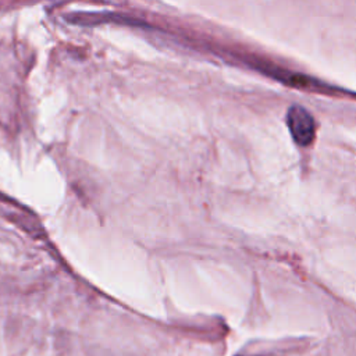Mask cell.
<instances>
[{
  "mask_svg": "<svg viewBox=\"0 0 356 356\" xmlns=\"http://www.w3.org/2000/svg\"><path fill=\"white\" fill-rule=\"evenodd\" d=\"M288 128L293 139L302 146H307L314 138V120L303 107L293 106L288 111Z\"/></svg>",
  "mask_w": 356,
  "mask_h": 356,
  "instance_id": "cell-1",
  "label": "cell"
}]
</instances>
